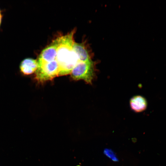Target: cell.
Wrapping results in <instances>:
<instances>
[{"mask_svg": "<svg viewBox=\"0 0 166 166\" xmlns=\"http://www.w3.org/2000/svg\"><path fill=\"white\" fill-rule=\"evenodd\" d=\"M75 32V30H73L67 34L58 38L56 60L60 68L59 76L70 74L79 61L73 49Z\"/></svg>", "mask_w": 166, "mask_h": 166, "instance_id": "cell-1", "label": "cell"}, {"mask_svg": "<svg viewBox=\"0 0 166 166\" xmlns=\"http://www.w3.org/2000/svg\"><path fill=\"white\" fill-rule=\"evenodd\" d=\"M97 61H79L72 70L71 76L76 80H82L87 83L92 84L96 77Z\"/></svg>", "mask_w": 166, "mask_h": 166, "instance_id": "cell-2", "label": "cell"}, {"mask_svg": "<svg viewBox=\"0 0 166 166\" xmlns=\"http://www.w3.org/2000/svg\"><path fill=\"white\" fill-rule=\"evenodd\" d=\"M59 66L56 60L49 62L38 63L35 78L38 82H44L59 76Z\"/></svg>", "mask_w": 166, "mask_h": 166, "instance_id": "cell-3", "label": "cell"}, {"mask_svg": "<svg viewBox=\"0 0 166 166\" xmlns=\"http://www.w3.org/2000/svg\"><path fill=\"white\" fill-rule=\"evenodd\" d=\"M58 43L57 38L44 49L39 56L38 63L49 62L56 60Z\"/></svg>", "mask_w": 166, "mask_h": 166, "instance_id": "cell-4", "label": "cell"}, {"mask_svg": "<svg viewBox=\"0 0 166 166\" xmlns=\"http://www.w3.org/2000/svg\"><path fill=\"white\" fill-rule=\"evenodd\" d=\"M73 49L79 60L80 61H87L93 60V53L86 42L74 43Z\"/></svg>", "mask_w": 166, "mask_h": 166, "instance_id": "cell-5", "label": "cell"}, {"mask_svg": "<svg viewBox=\"0 0 166 166\" xmlns=\"http://www.w3.org/2000/svg\"><path fill=\"white\" fill-rule=\"evenodd\" d=\"M131 109L136 113H140L145 111L148 106L146 99L141 95H136L132 97L129 101Z\"/></svg>", "mask_w": 166, "mask_h": 166, "instance_id": "cell-6", "label": "cell"}, {"mask_svg": "<svg viewBox=\"0 0 166 166\" xmlns=\"http://www.w3.org/2000/svg\"><path fill=\"white\" fill-rule=\"evenodd\" d=\"M38 68L37 60L27 58L23 60L20 65V71L25 75H28L36 72Z\"/></svg>", "mask_w": 166, "mask_h": 166, "instance_id": "cell-7", "label": "cell"}, {"mask_svg": "<svg viewBox=\"0 0 166 166\" xmlns=\"http://www.w3.org/2000/svg\"><path fill=\"white\" fill-rule=\"evenodd\" d=\"M2 18V16L1 15L0 16V25L1 24V22Z\"/></svg>", "mask_w": 166, "mask_h": 166, "instance_id": "cell-8", "label": "cell"}, {"mask_svg": "<svg viewBox=\"0 0 166 166\" xmlns=\"http://www.w3.org/2000/svg\"><path fill=\"white\" fill-rule=\"evenodd\" d=\"M1 15V12L0 10V16Z\"/></svg>", "mask_w": 166, "mask_h": 166, "instance_id": "cell-9", "label": "cell"}]
</instances>
